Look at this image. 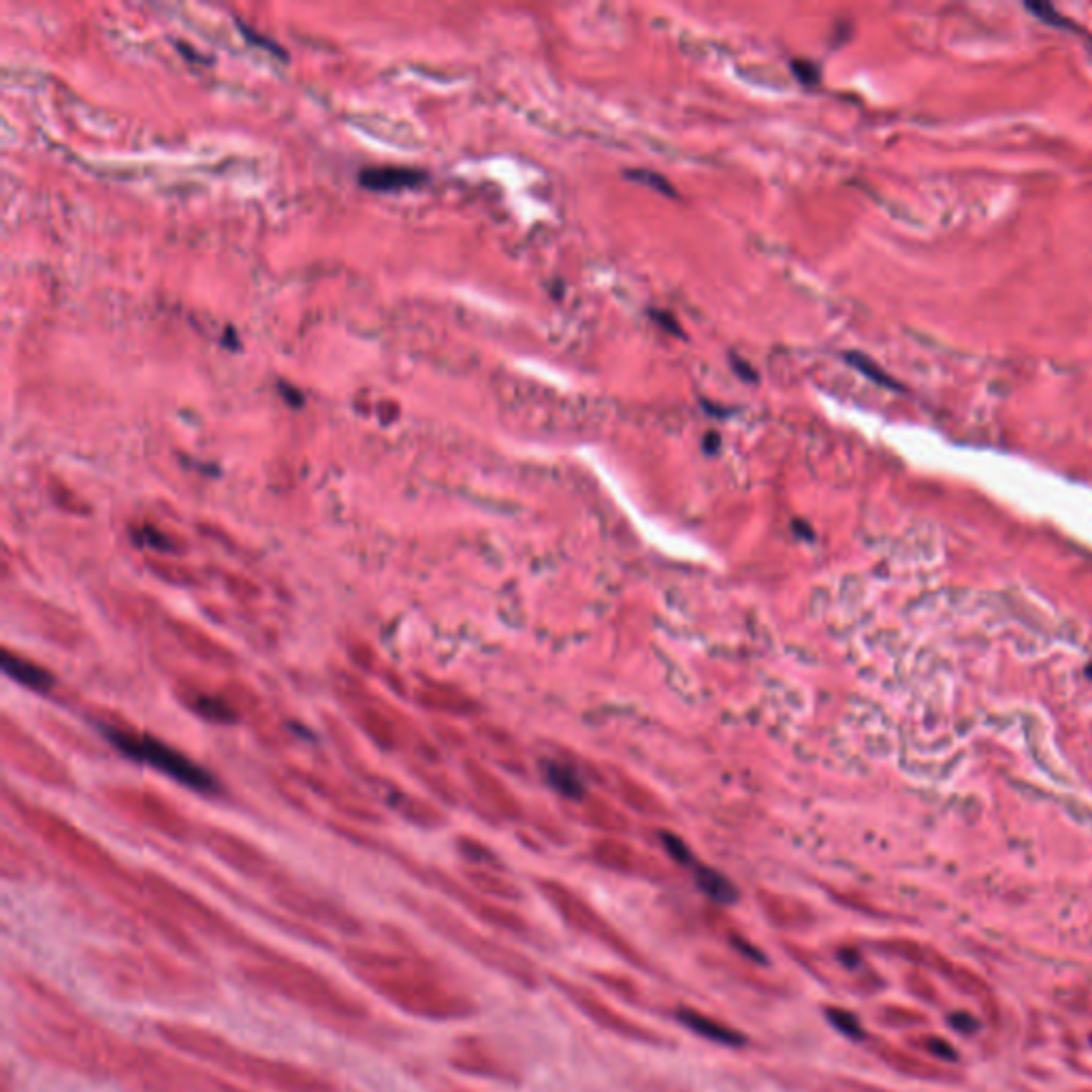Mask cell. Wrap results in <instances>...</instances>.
I'll list each match as a JSON object with an SVG mask.
<instances>
[{
  "label": "cell",
  "mask_w": 1092,
  "mask_h": 1092,
  "mask_svg": "<svg viewBox=\"0 0 1092 1092\" xmlns=\"http://www.w3.org/2000/svg\"><path fill=\"white\" fill-rule=\"evenodd\" d=\"M169 627H171L173 636L177 638V642L197 660H201L210 666H218V668H234L237 664L231 649L216 642V638H212L210 634H205L197 625L175 620V622H171Z\"/></svg>",
  "instance_id": "cell-6"
},
{
  "label": "cell",
  "mask_w": 1092,
  "mask_h": 1092,
  "mask_svg": "<svg viewBox=\"0 0 1092 1092\" xmlns=\"http://www.w3.org/2000/svg\"><path fill=\"white\" fill-rule=\"evenodd\" d=\"M791 74L804 85H815L820 81V67L811 61H794Z\"/></svg>",
  "instance_id": "cell-16"
},
{
  "label": "cell",
  "mask_w": 1092,
  "mask_h": 1092,
  "mask_svg": "<svg viewBox=\"0 0 1092 1092\" xmlns=\"http://www.w3.org/2000/svg\"><path fill=\"white\" fill-rule=\"evenodd\" d=\"M177 694L179 698L184 701V704L195 710L197 715H201L203 719L208 721H216V723H231V721H237L239 719V713L235 708L234 703L229 698H225L223 694H212L208 690H201L199 685L195 683H184L177 688Z\"/></svg>",
  "instance_id": "cell-8"
},
{
  "label": "cell",
  "mask_w": 1092,
  "mask_h": 1092,
  "mask_svg": "<svg viewBox=\"0 0 1092 1092\" xmlns=\"http://www.w3.org/2000/svg\"><path fill=\"white\" fill-rule=\"evenodd\" d=\"M625 177H627V179H631V182L644 184V186H649V188H653V190H657V192H662V195L675 197V188H672V184H670L664 175H660L657 171H649V169H629V171H625Z\"/></svg>",
  "instance_id": "cell-13"
},
{
  "label": "cell",
  "mask_w": 1092,
  "mask_h": 1092,
  "mask_svg": "<svg viewBox=\"0 0 1092 1092\" xmlns=\"http://www.w3.org/2000/svg\"><path fill=\"white\" fill-rule=\"evenodd\" d=\"M101 730L105 732L109 743L116 745L124 756H129L137 762L150 764L152 769H157L167 777H171L186 787H192L197 791H214L218 787L216 781L212 780V775L205 769H201L190 758H186L184 754L164 745L162 741H158L150 734H142V732L129 730L124 725H111L105 721L101 723Z\"/></svg>",
  "instance_id": "cell-2"
},
{
  "label": "cell",
  "mask_w": 1092,
  "mask_h": 1092,
  "mask_svg": "<svg viewBox=\"0 0 1092 1092\" xmlns=\"http://www.w3.org/2000/svg\"><path fill=\"white\" fill-rule=\"evenodd\" d=\"M107 798L122 809L124 813L133 815L135 820H144L152 826H158L160 830L167 833H177L182 826H186V817L177 813V809L158 796V791L150 789H135V787H114L107 791Z\"/></svg>",
  "instance_id": "cell-4"
},
{
  "label": "cell",
  "mask_w": 1092,
  "mask_h": 1092,
  "mask_svg": "<svg viewBox=\"0 0 1092 1092\" xmlns=\"http://www.w3.org/2000/svg\"><path fill=\"white\" fill-rule=\"evenodd\" d=\"M666 848L672 854V858L677 860L679 864L688 866L694 873V881L703 890L706 898H710L717 905H732L738 898L734 883L728 877H723L721 873H717L715 868L701 864L679 839L666 837Z\"/></svg>",
  "instance_id": "cell-5"
},
{
  "label": "cell",
  "mask_w": 1092,
  "mask_h": 1092,
  "mask_svg": "<svg viewBox=\"0 0 1092 1092\" xmlns=\"http://www.w3.org/2000/svg\"><path fill=\"white\" fill-rule=\"evenodd\" d=\"M352 715L363 728V732L381 747L392 751L401 743V725L392 719V715L378 708V704L365 703L359 696L352 701Z\"/></svg>",
  "instance_id": "cell-7"
},
{
  "label": "cell",
  "mask_w": 1092,
  "mask_h": 1092,
  "mask_svg": "<svg viewBox=\"0 0 1092 1092\" xmlns=\"http://www.w3.org/2000/svg\"><path fill=\"white\" fill-rule=\"evenodd\" d=\"M843 359H845V361H848L854 370H858L862 376H866L868 381H873L875 385L885 387V389H898V385L890 378V374H888V372H883V370H881V368H879V365H877L870 357H866V355H862V352H854V350H852V352H845V355H843Z\"/></svg>",
  "instance_id": "cell-11"
},
{
  "label": "cell",
  "mask_w": 1092,
  "mask_h": 1092,
  "mask_svg": "<svg viewBox=\"0 0 1092 1092\" xmlns=\"http://www.w3.org/2000/svg\"><path fill=\"white\" fill-rule=\"evenodd\" d=\"M2 749L4 756L11 758V764L22 773L30 775L32 780L43 781L48 785L63 789L74 785L71 773L28 732L11 723L9 717L2 719Z\"/></svg>",
  "instance_id": "cell-3"
},
{
  "label": "cell",
  "mask_w": 1092,
  "mask_h": 1092,
  "mask_svg": "<svg viewBox=\"0 0 1092 1092\" xmlns=\"http://www.w3.org/2000/svg\"><path fill=\"white\" fill-rule=\"evenodd\" d=\"M1026 9L1033 11L1041 22H1046L1054 28H1069V22L1065 19V15L1058 13L1050 2H1026Z\"/></svg>",
  "instance_id": "cell-15"
},
{
  "label": "cell",
  "mask_w": 1092,
  "mask_h": 1092,
  "mask_svg": "<svg viewBox=\"0 0 1092 1092\" xmlns=\"http://www.w3.org/2000/svg\"><path fill=\"white\" fill-rule=\"evenodd\" d=\"M546 984H550L555 988V993L565 1003H570L585 1020L594 1022V1026L609 1033L611 1037L627 1039L631 1043H640V1046L655 1048V1050H677L679 1048L677 1037L668 1035L662 1028L642 1024V1022L634 1020L631 1015L625 1014L615 1003H611L607 997L600 995L596 984H585V982H578V980H572V977H565L561 973H552V971H546Z\"/></svg>",
  "instance_id": "cell-1"
},
{
  "label": "cell",
  "mask_w": 1092,
  "mask_h": 1092,
  "mask_svg": "<svg viewBox=\"0 0 1092 1092\" xmlns=\"http://www.w3.org/2000/svg\"><path fill=\"white\" fill-rule=\"evenodd\" d=\"M732 368H734V372H736L743 381H749V383H756V381H758V378H756V372L747 365V361H743V359H732Z\"/></svg>",
  "instance_id": "cell-18"
},
{
  "label": "cell",
  "mask_w": 1092,
  "mask_h": 1092,
  "mask_svg": "<svg viewBox=\"0 0 1092 1092\" xmlns=\"http://www.w3.org/2000/svg\"><path fill=\"white\" fill-rule=\"evenodd\" d=\"M546 775H548V781H550V783H552V785H555L561 794H565V796H578V794L583 791V787H581L578 780L574 777V773H572V771H568V769H563V767H559V764H552V767L548 769V773H546Z\"/></svg>",
  "instance_id": "cell-14"
},
{
  "label": "cell",
  "mask_w": 1092,
  "mask_h": 1092,
  "mask_svg": "<svg viewBox=\"0 0 1092 1092\" xmlns=\"http://www.w3.org/2000/svg\"><path fill=\"white\" fill-rule=\"evenodd\" d=\"M651 316H653V318H655V322H660L666 331H670V333H679V335H681V329H679V322H677V318H675V316H670V314L666 312H660V310H657V312H651Z\"/></svg>",
  "instance_id": "cell-17"
},
{
  "label": "cell",
  "mask_w": 1092,
  "mask_h": 1092,
  "mask_svg": "<svg viewBox=\"0 0 1092 1092\" xmlns=\"http://www.w3.org/2000/svg\"><path fill=\"white\" fill-rule=\"evenodd\" d=\"M148 565L157 576L164 578L167 583H173V585H197L199 583V578L195 576V570H190L186 565L162 561V559H150Z\"/></svg>",
  "instance_id": "cell-12"
},
{
  "label": "cell",
  "mask_w": 1092,
  "mask_h": 1092,
  "mask_svg": "<svg viewBox=\"0 0 1092 1092\" xmlns=\"http://www.w3.org/2000/svg\"><path fill=\"white\" fill-rule=\"evenodd\" d=\"M2 670L22 683L24 688L37 692V694H48L54 690L56 679L52 672H48L43 666L26 660L24 655H17L9 649H2Z\"/></svg>",
  "instance_id": "cell-9"
},
{
  "label": "cell",
  "mask_w": 1092,
  "mask_h": 1092,
  "mask_svg": "<svg viewBox=\"0 0 1092 1092\" xmlns=\"http://www.w3.org/2000/svg\"><path fill=\"white\" fill-rule=\"evenodd\" d=\"M427 175L418 169H405V167H376V169H365L359 175V184L368 190H378V192H389V190H401V188H414L423 184Z\"/></svg>",
  "instance_id": "cell-10"
}]
</instances>
